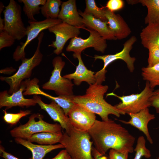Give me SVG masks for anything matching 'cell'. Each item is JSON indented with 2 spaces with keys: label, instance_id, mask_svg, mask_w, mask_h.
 <instances>
[{
  "label": "cell",
  "instance_id": "6da1fadb",
  "mask_svg": "<svg viewBox=\"0 0 159 159\" xmlns=\"http://www.w3.org/2000/svg\"><path fill=\"white\" fill-rule=\"evenodd\" d=\"M94 147L100 153L106 155L109 149L121 153H132L135 138L120 124L111 119L96 120L88 131Z\"/></svg>",
  "mask_w": 159,
  "mask_h": 159
},
{
  "label": "cell",
  "instance_id": "7a4b0ae2",
  "mask_svg": "<svg viewBox=\"0 0 159 159\" xmlns=\"http://www.w3.org/2000/svg\"><path fill=\"white\" fill-rule=\"evenodd\" d=\"M108 89V86L103 85L96 82L89 85L86 90L85 94L72 95V100L75 103L82 106L98 115L102 121L109 120L108 116L110 114L118 117L121 115H125V113L118 110L115 106L109 103L104 99V95Z\"/></svg>",
  "mask_w": 159,
  "mask_h": 159
},
{
  "label": "cell",
  "instance_id": "3957f363",
  "mask_svg": "<svg viewBox=\"0 0 159 159\" xmlns=\"http://www.w3.org/2000/svg\"><path fill=\"white\" fill-rule=\"evenodd\" d=\"M88 132L74 130L69 135L64 132L59 143L62 144L72 159H93V142Z\"/></svg>",
  "mask_w": 159,
  "mask_h": 159
},
{
  "label": "cell",
  "instance_id": "277c9868",
  "mask_svg": "<svg viewBox=\"0 0 159 159\" xmlns=\"http://www.w3.org/2000/svg\"><path fill=\"white\" fill-rule=\"evenodd\" d=\"M44 35L42 32L39 34L38 38L37 46L34 55L30 58L25 57L22 59L21 64L14 74L10 77H0V80L5 81L10 86L8 91L9 94L11 95L18 90L23 80L30 78L33 69L41 62L43 55L40 51V47Z\"/></svg>",
  "mask_w": 159,
  "mask_h": 159
},
{
  "label": "cell",
  "instance_id": "5b68a950",
  "mask_svg": "<svg viewBox=\"0 0 159 159\" xmlns=\"http://www.w3.org/2000/svg\"><path fill=\"white\" fill-rule=\"evenodd\" d=\"M153 92V89L150 87L149 82L146 81L144 88L140 93L120 96L112 92L107 95L115 96L121 100L115 105L118 110L125 113H135L151 106L150 99Z\"/></svg>",
  "mask_w": 159,
  "mask_h": 159
},
{
  "label": "cell",
  "instance_id": "8992f818",
  "mask_svg": "<svg viewBox=\"0 0 159 159\" xmlns=\"http://www.w3.org/2000/svg\"><path fill=\"white\" fill-rule=\"evenodd\" d=\"M38 113H34L29 117L28 121L25 124L16 127L10 131L11 136L15 138L27 140L32 135L43 132H62V128L60 124L48 123L43 120V116L39 114L38 120L35 119Z\"/></svg>",
  "mask_w": 159,
  "mask_h": 159
},
{
  "label": "cell",
  "instance_id": "52a82bcc",
  "mask_svg": "<svg viewBox=\"0 0 159 159\" xmlns=\"http://www.w3.org/2000/svg\"><path fill=\"white\" fill-rule=\"evenodd\" d=\"M21 11L19 4L14 0H10L3 11L4 24L3 31L18 40L26 34V28L21 17Z\"/></svg>",
  "mask_w": 159,
  "mask_h": 159
},
{
  "label": "cell",
  "instance_id": "ba28073f",
  "mask_svg": "<svg viewBox=\"0 0 159 159\" xmlns=\"http://www.w3.org/2000/svg\"><path fill=\"white\" fill-rule=\"evenodd\" d=\"M52 64L54 69L52 75L49 80L43 85L42 88L53 90L58 96L73 95L74 84L71 80L61 76V72L65 65V62L61 57L58 56L53 59Z\"/></svg>",
  "mask_w": 159,
  "mask_h": 159
},
{
  "label": "cell",
  "instance_id": "9c48e42d",
  "mask_svg": "<svg viewBox=\"0 0 159 159\" xmlns=\"http://www.w3.org/2000/svg\"><path fill=\"white\" fill-rule=\"evenodd\" d=\"M137 38L135 36L131 37L124 44L122 49L115 54L95 55V60L98 59H100L102 60L104 63L103 68L95 74L99 81L102 82L105 80L107 67L111 63L118 59L123 60L126 63L130 71L131 72H133L135 69L134 64L136 59L130 56V52Z\"/></svg>",
  "mask_w": 159,
  "mask_h": 159
},
{
  "label": "cell",
  "instance_id": "30bf717a",
  "mask_svg": "<svg viewBox=\"0 0 159 159\" xmlns=\"http://www.w3.org/2000/svg\"><path fill=\"white\" fill-rule=\"evenodd\" d=\"M28 22L29 25L26 27V39L24 43H21L20 45L17 47L13 54V58L16 61L25 57V49L26 47L31 41L38 36L42 31L61 23L62 21L58 19L47 18L40 21L29 20Z\"/></svg>",
  "mask_w": 159,
  "mask_h": 159
},
{
  "label": "cell",
  "instance_id": "8fae6325",
  "mask_svg": "<svg viewBox=\"0 0 159 159\" xmlns=\"http://www.w3.org/2000/svg\"><path fill=\"white\" fill-rule=\"evenodd\" d=\"M83 29L89 32L90 35L88 37L84 39L77 37L71 39L66 51L73 52L75 53H81L85 49L92 47L97 51L104 53L107 47L106 40L94 30L85 27Z\"/></svg>",
  "mask_w": 159,
  "mask_h": 159
},
{
  "label": "cell",
  "instance_id": "7c38bea8",
  "mask_svg": "<svg viewBox=\"0 0 159 159\" xmlns=\"http://www.w3.org/2000/svg\"><path fill=\"white\" fill-rule=\"evenodd\" d=\"M68 116L74 129L80 132H88L96 120L95 113L76 103Z\"/></svg>",
  "mask_w": 159,
  "mask_h": 159
},
{
  "label": "cell",
  "instance_id": "4fadbf2b",
  "mask_svg": "<svg viewBox=\"0 0 159 159\" xmlns=\"http://www.w3.org/2000/svg\"><path fill=\"white\" fill-rule=\"evenodd\" d=\"M80 28L66 23L62 22L48 29L55 36V40L48 47H52L55 49L54 53L58 55L62 52L64 46L69 39L77 37L80 33Z\"/></svg>",
  "mask_w": 159,
  "mask_h": 159
},
{
  "label": "cell",
  "instance_id": "5bb4252c",
  "mask_svg": "<svg viewBox=\"0 0 159 159\" xmlns=\"http://www.w3.org/2000/svg\"><path fill=\"white\" fill-rule=\"evenodd\" d=\"M27 87L26 80L22 82L20 87L17 91L9 95L7 90L0 93V108L6 107V109L15 106L24 108L35 106L37 103L34 98L27 99L24 97L23 92L25 91Z\"/></svg>",
  "mask_w": 159,
  "mask_h": 159
},
{
  "label": "cell",
  "instance_id": "9a60e30c",
  "mask_svg": "<svg viewBox=\"0 0 159 159\" xmlns=\"http://www.w3.org/2000/svg\"><path fill=\"white\" fill-rule=\"evenodd\" d=\"M33 98L35 100L41 109L46 111L54 121L59 123L67 134L69 135L74 130L68 116L65 114L63 110L55 102L52 101L49 104H46L37 95H34Z\"/></svg>",
  "mask_w": 159,
  "mask_h": 159
},
{
  "label": "cell",
  "instance_id": "2e32d148",
  "mask_svg": "<svg viewBox=\"0 0 159 159\" xmlns=\"http://www.w3.org/2000/svg\"><path fill=\"white\" fill-rule=\"evenodd\" d=\"M127 114L131 117L129 121L118 120L124 124L130 125L142 132L150 143L153 144V141L149 133L148 125L150 121L155 119V115L150 113L148 108L143 109L136 113Z\"/></svg>",
  "mask_w": 159,
  "mask_h": 159
},
{
  "label": "cell",
  "instance_id": "e0dca14e",
  "mask_svg": "<svg viewBox=\"0 0 159 159\" xmlns=\"http://www.w3.org/2000/svg\"><path fill=\"white\" fill-rule=\"evenodd\" d=\"M58 19L62 22L83 29L85 27L82 18L78 11L75 0L62 2Z\"/></svg>",
  "mask_w": 159,
  "mask_h": 159
},
{
  "label": "cell",
  "instance_id": "ac0fdd59",
  "mask_svg": "<svg viewBox=\"0 0 159 159\" xmlns=\"http://www.w3.org/2000/svg\"><path fill=\"white\" fill-rule=\"evenodd\" d=\"M73 56L74 58H77L79 61L76 70L74 73L63 77L70 80H73L74 84L77 85L83 82H87L89 85L95 84L97 81V76L94 72L88 70L85 66L81 57V53H74Z\"/></svg>",
  "mask_w": 159,
  "mask_h": 159
},
{
  "label": "cell",
  "instance_id": "d6986e66",
  "mask_svg": "<svg viewBox=\"0 0 159 159\" xmlns=\"http://www.w3.org/2000/svg\"><path fill=\"white\" fill-rule=\"evenodd\" d=\"M105 16L108 27L113 32L117 39L125 38L131 34L130 28L120 14L107 9L105 10Z\"/></svg>",
  "mask_w": 159,
  "mask_h": 159
},
{
  "label": "cell",
  "instance_id": "ffe728a7",
  "mask_svg": "<svg viewBox=\"0 0 159 159\" xmlns=\"http://www.w3.org/2000/svg\"><path fill=\"white\" fill-rule=\"evenodd\" d=\"M79 13L82 18L85 27L95 31L106 40L117 39L113 32L109 28L107 21H103L95 18L90 14L85 13L81 11Z\"/></svg>",
  "mask_w": 159,
  "mask_h": 159
},
{
  "label": "cell",
  "instance_id": "44dd1931",
  "mask_svg": "<svg viewBox=\"0 0 159 159\" xmlns=\"http://www.w3.org/2000/svg\"><path fill=\"white\" fill-rule=\"evenodd\" d=\"M15 141L27 148L32 154V159H43L45 155L52 151L64 148L61 143L56 145H43L34 144L27 140L20 138H15Z\"/></svg>",
  "mask_w": 159,
  "mask_h": 159
},
{
  "label": "cell",
  "instance_id": "7402d4cb",
  "mask_svg": "<svg viewBox=\"0 0 159 159\" xmlns=\"http://www.w3.org/2000/svg\"><path fill=\"white\" fill-rule=\"evenodd\" d=\"M140 36L144 47L147 48L151 44L159 47V22L148 24L142 29Z\"/></svg>",
  "mask_w": 159,
  "mask_h": 159
},
{
  "label": "cell",
  "instance_id": "603a6c76",
  "mask_svg": "<svg viewBox=\"0 0 159 159\" xmlns=\"http://www.w3.org/2000/svg\"><path fill=\"white\" fill-rule=\"evenodd\" d=\"M62 132H43L32 135L27 140L40 145H49L59 143L63 135Z\"/></svg>",
  "mask_w": 159,
  "mask_h": 159
},
{
  "label": "cell",
  "instance_id": "cb8c5ba5",
  "mask_svg": "<svg viewBox=\"0 0 159 159\" xmlns=\"http://www.w3.org/2000/svg\"><path fill=\"white\" fill-rule=\"evenodd\" d=\"M137 3L147 8L148 13L145 19L146 24L159 22V0H138Z\"/></svg>",
  "mask_w": 159,
  "mask_h": 159
},
{
  "label": "cell",
  "instance_id": "d4e9b609",
  "mask_svg": "<svg viewBox=\"0 0 159 159\" xmlns=\"http://www.w3.org/2000/svg\"><path fill=\"white\" fill-rule=\"evenodd\" d=\"M46 0H19L18 1L24 4L23 11L29 20L37 21L34 16L40 13V6L44 5Z\"/></svg>",
  "mask_w": 159,
  "mask_h": 159
},
{
  "label": "cell",
  "instance_id": "484cf974",
  "mask_svg": "<svg viewBox=\"0 0 159 159\" xmlns=\"http://www.w3.org/2000/svg\"><path fill=\"white\" fill-rule=\"evenodd\" d=\"M62 1L60 0H47L41 6V12L46 19H58Z\"/></svg>",
  "mask_w": 159,
  "mask_h": 159
},
{
  "label": "cell",
  "instance_id": "4316f807",
  "mask_svg": "<svg viewBox=\"0 0 159 159\" xmlns=\"http://www.w3.org/2000/svg\"><path fill=\"white\" fill-rule=\"evenodd\" d=\"M141 70L143 79L149 82L151 88L159 86V63L152 67H143Z\"/></svg>",
  "mask_w": 159,
  "mask_h": 159
},
{
  "label": "cell",
  "instance_id": "83f0119b",
  "mask_svg": "<svg viewBox=\"0 0 159 159\" xmlns=\"http://www.w3.org/2000/svg\"><path fill=\"white\" fill-rule=\"evenodd\" d=\"M39 95L44 96L54 101L63 110L65 114L67 116L69 112L75 104L72 100V95H60L54 97L44 92L41 90Z\"/></svg>",
  "mask_w": 159,
  "mask_h": 159
},
{
  "label": "cell",
  "instance_id": "f1b7e54d",
  "mask_svg": "<svg viewBox=\"0 0 159 159\" xmlns=\"http://www.w3.org/2000/svg\"><path fill=\"white\" fill-rule=\"evenodd\" d=\"M86 7L84 12L92 14L95 17L103 21H107L105 10L97 7L94 0H85Z\"/></svg>",
  "mask_w": 159,
  "mask_h": 159
},
{
  "label": "cell",
  "instance_id": "f546056e",
  "mask_svg": "<svg viewBox=\"0 0 159 159\" xmlns=\"http://www.w3.org/2000/svg\"><path fill=\"white\" fill-rule=\"evenodd\" d=\"M146 140L144 137L139 136L137 140V143L134 151L135 152L133 159H141L143 157L148 158L151 156L150 150L145 145Z\"/></svg>",
  "mask_w": 159,
  "mask_h": 159
},
{
  "label": "cell",
  "instance_id": "4dcf8cb0",
  "mask_svg": "<svg viewBox=\"0 0 159 159\" xmlns=\"http://www.w3.org/2000/svg\"><path fill=\"white\" fill-rule=\"evenodd\" d=\"M4 115L3 119L4 121L8 124L13 125L16 124L22 117L31 113L30 110H20L16 113H8L6 109L3 110Z\"/></svg>",
  "mask_w": 159,
  "mask_h": 159
},
{
  "label": "cell",
  "instance_id": "1f68e13d",
  "mask_svg": "<svg viewBox=\"0 0 159 159\" xmlns=\"http://www.w3.org/2000/svg\"><path fill=\"white\" fill-rule=\"evenodd\" d=\"M149 50L148 67H152L159 63V47L151 44L147 48Z\"/></svg>",
  "mask_w": 159,
  "mask_h": 159
},
{
  "label": "cell",
  "instance_id": "d6a6232c",
  "mask_svg": "<svg viewBox=\"0 0 159 159\" xmlns=\"http://www.w3.org/2000/svg\"><path fill=\"white\" fill-rule=\"evenodd\" d=\"M27 87L26 90L23 93L24 95H38L41 90L38 85L39 80L34 78L32 80H26Z\"/></svg>",
  "mask_w": 159,
  "mask_h": 159
},
{
  "label": "cell",
  "instance_id": "836d02e7",
  "mask_svg": "<svg viewBox=\"0 0 159 159\" xmlns=\"http://www.w3.org/2000/svg\"><path fill=\"white\" fill-rule=\"evenodd\" d=\"M15 40L5 31L0 32V50L4 47L11 46L14 44Z\"/></svg>",
  "mask_w": 159,
  "mask_h": 159
},
{
  "label": "cell",
  "instance_id": "e575fe53",
  "mask_svg": "<svg viewBox=\"0 0 159 159\" xmlns=\"http://www.w3.org/2000/svg\"><path fill=\"white\" fill-rule=\"evenodd\" d=\"M124 6V2L122 0H109L105 6L107 10L112 12L122 9Z\"/></svg>",
  "mask_w": 159,
  "mask_h": 159
},
{
  "label": "cell",
  "instance_id": "d590c367",
  "mask_svg": "<svg viewBox=\"0 0 159 159\" xmlns=\"http://www.w3.org/2000/svg\"><path fill=\"white\" fill-rule=\"evenodd\" d=\"M128 152L121 153L113 149H110L108 156L109 159H128Z\"/></svg>",
  "mask_w": 159,
  "mask_h": 159
},
{
  "label": "cell",
  "instance_id": "8d00e7d4",
  "mask_svg": "<svg viewBox=\"0 0 159 159\" xmlns=\"http://www.w3.org/2000/svg\"><path fill=\"white\" fill-rule=\"evenodd\" d=\"M151 106L155 109L156 112L159 113V89L154 91L153 94L150 99Z\"/></svg>",
  "mask_w": 159,
  "mask_h": 159
},
{
  "label": "cell",
  "instance_id": "74e56055",
  "mask_svg": "<svg viewBox=\"0 0 159 159\" xmlns=\"http://www.w3.org/2000/svg\"><path fill=\"white\" fill-rule=\"evenodd\" d=\"M45 159H72L71 158L67 150H62L54 157L51 158Z\"/></svg>",
  "mask_w": 159,
  "mask_h": 159
},
{
  "label": "cell",
  "instance_id": "f35d334b",
  "mask_svg": "<svg viewBox=\"0 0 159 159\" xmlns=\"http://www.w3.org/2000/svg\"><path fill=\"white\" fill-rule=\"evenodd\" d=\"M92 155L93 159H109L106 155H103L99 152L94 147H92Z\"/></svg>",
  "mask_w": 159,
  "mask_h": 159
},
{
  "label": "cell",
  "instance_id": "ab89813d",
  "mask_svg": "<svg viewBox=\"0 0 159 159\" xmlns=\"http://www.w3.org/2000/svg\"><path fill=\"white\" fill-rule=\"evenodd\" d=\"M0 153H2L1 156L5 159H20L5 151L2 146H0ZM27 159H32V158L31 157Z\"/></svg>",
  "mask_w": 159,
  "mask_h": 159
},
{
  "label": "cell",
  "instance_id": "60d3db41",
  "mask_svg": "<svg viewBox=\"0 0 159 159\" xmlns=\"http://www.w3.org/2000/svg\"><path fill=\"white\" fill-rule=\"evenodd\" d=\"M16 69L12 67H7L4 69L0 70V73H1L4 74H11L13 72L15 71Z\"/></svg>",
  "mask_w": 159,
  "mask_h": 159
},
{
  "label": "cell",
  "instance_id": "b9f144b4",
  "mask_svg": "<svg viewBox=\"0 0 159 159\" xmlns=\"http://www.w3.org/2000/svg\"><path fill=\"white\" fill-rule=\"evenodd\" d=\"M4 19L0 16V32L4 31Z\"/></svg>",
  "mask_w": 159,
  "mask_h": 159
},
{
  "label": "cell",
  "instance_id": "7bdbcfd3",
  "mask_svg": "<svg viewBox=\"0 0 159 159\" xmlns=\"http://www.w3.org/2000/svg\"><path fill=\"white\" fill-rule=\"evenodd\" d=\"M5 6L3 4L1 1L0 2V16L1 13L4 11V9L5 8Z\"/></svg>",
  "mask_w": 159,
  "mask_h": 159
},
{
  "label": "cell",
  "instance_id": "ee69618b",
  "mask_svg": "<svg viewBox=\"0 0 159 159\" xmlns=\"http://www.w3.org/2000/svg\"><path fill=\"white\" fill-rule=\"evenodd\" d=\"M158 159H159V157L157 158Z\"/></svg>",
  "mask_w": 159,
  "mask_h": 159
}]
</instances>
